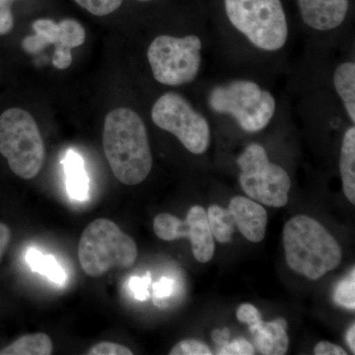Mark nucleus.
Listing matches in <instances>:
<instances>
[{"instance_id":"nucleus-1","label":"nucleus","mask_w":355,"mask_h":355,"mask_svg":"<svg viewBox=\"0 0 355 355\" xmlns=\"http://www.w3.org/2000/svg\"><path fill=\"white\" fill-rule=\"evenodd\" d=\"M105 156L121 184L142 183L153 169V154L146 125L139 114L116 108L105 119L103 130Z\"/></svg>"},{"instance_id":"nucleus-2","label":"nucleus","mask_w":355,"mask_h":355,"mask_svg":"<svg viewBox=\"0 0 355 355\" xmlns=\"http://www.w3.org/2000/svg\"><path fill=\"white\" fill-rule=\"evenodd\" d=\"M287 266L311 280L322 279L338 268L343 251L320 222L307 216H294L284 229Z\"/></svg>"},{"instance_id":"nucleus-3","label":"nucleus","mask_w":355,"mask_h":355,"mask_svg":"<svg viewBox=\"0 0 355 355\" xmlns=\"http://www.w3.org/2000/svg\"><path fill=\"white\" fill-rule=\"evenodd\" d=\"M137 243L114 222L98 218L84 229L78 245L81 268L89 277H101L114 268H132L137 261Z\"/></svg>"},{"instance_id":"nucleus-4","label":"nucleus","mask_w":355,"mask_h":355,"mask_svg":"<svg viewBox=\"0 0 355 355\" xmlns=\"http://www.w3.org/2000/svg\"><path fill=\"white\" fill-rule=\"evenodd\" d=\"M0 153L14 174L22 179L37 177L46 150L36 121L25 110L11 108L0 116Z\"/></svg>"},{"instance_id":"nucleus-5","label":"nucleus","mask_w":355,"mask_h":355,"mask_svg":"<svg viewBox=\"0 0 355 355\" xmlns=\"http://www.w3.org/2000/svg\"><path fill=\"white\" fill-rule=\"evenodd\" d=\"M229 21L256 48L282 50L288 39V24L280 0H225Z\"/></svg>"},{"instance_id":"nucleus-6","label":"nucleus","mask_w":355,"mask_h":355,"mask_svg":"<svg viewBox=\"0 0 355 355\" xmlns=\"http://www.w3.org/2000/svg\"><path fill=\"white\" fill-rule=\"evenodd\" d=\"M209 106L217 114L232 116L242 130L258 132L268 127L277 103L270 91L251 80H234L212 89Z\"/></svg>"},{"instance_id":"nucleus-7","label":"nucleus","mask_w":355,"mask_h":355,"mask_svg":"<svg viewBox=\"0 0 355 355\" xmlns=\"http://www.w3.org/2000/svg\"><path fill=\"white\" fill-rule=\"evenodd\" d=\"M239 183L245 193L272 207H282L289 200L291 178L284 168L272 163L261 144L248 146L237 159Z\"/></svg>"},{"instance_id":"nucleus-8","label":"nucleus","mask_w":355,"mask_h":355,"mask_svg":"<svg viewBox=\"0 0 355 355\" xmlns=\"http://www.w3.org/2000/svg\"><path fill=\"white\" fill-rule=\"evenodd\" d=\"M202 41L195 35L182 38L158 36L147 51L154 78L167 86L184 85L195 80L202 65Z\"/></svg>"},{"instance_id":"nucleus-9","label":"nucleus","mask_w":355,"mask_h":355,"mask_svg":"<svg viewBox=\"0 0 355 355\" xmlns=\"http://www.w3.org/2000/svg\"><path fill=\"white\" fill-rule=\"evenodd\" d=\"M151 119L161 130L174 135L191 153L198 155L209 149V123L183 96L174 92L160 96L154 103Z\"/></svg>"},{"instance_id":"nucleus-10","label":"nucleus","mask_w":355,"mask_h":355,"mask_svg":"<svg viewBox=\"0 0 355 355\" xmlns=\"http://www.w3.org/2000/svg\"><path fill=\"white\" fill-rule=\"evenodd\" d=\"M154 233L163 241H176L189 238L193 257L198 263H209L216 252L214 237L210 230L207 212L200 205L189 210L186 220L169 214H161L154 218Z\"/></svg>"},{"instance_id":"nucleus-11","label":"nucleus","mask_w":355,"mask_h":355,"mask_svg":"<svg viewBox=\"0 0 355 355\" xmlns=\"http://www.w3.org/2000/svg\"><path fill=\"white\" fill-rule=\"evenodd\" d=\"M36 34L23 40V49L28 53L36 55L48 44H55L53 64L55 69H67L72 64V49L83 46L86 39L83 26L73 19H64L60 23L50 19H39L33 24Z\"/></svg>"},{"instance_id":"nucleus-12","label":"nucleus","mask_w":355,"mask_h":355,"mask_svg":"<svg viewBox=\"0 0 355 355\" xmlns=\"http://www.w3.org/2000/svg\"><path fill=\"white\" fill-rule=\"evenodd\" d=\"M301 17L317 31H331L343 24L349 0H297Z\"/></svg>"},{"instance_id":"nucleus-13","label":"nucleus","mask_w":355,"mask_h":355,"mask_svg":"<svg viewBox=\"0 0 355 355\" xmlns=\"http://www.w3.org/2000/svg\"><path fill=\"white\" fill-rule=\"evenodd\" d=\"M228 210L235 225L247 240L260 243L265 239L268 214L260 203L237 196L229 202Z\"/></svg>"},{"instance_id":"nucleus-14","label":"nucleus","mask_w":355,"mask_h":355,"mask_svg":"<svg viewBox=\"0 0 355 355\" xmlns=\"http://www.w3.org/2000/svg\"><path fill=\"white\" fill-rule=\"evenodd\" d=\"M250 333L254 336L257 349L261 354L284 355L288 350L289 338L286 330L273 322H263L249 326Z\"/></svg>"},{"instance_id":"nucleus-15","label":"nucleus","mask_w":355,"mask_h":355,"mask_svg":"<svg viewBox=\"0 0 355 355\" xmlns=\"http://www.w3.org/2000/svg\"><path fill=\"white\" fill-rule=\"evenodd\" d=\"M67 175V191L73 200L84 202L89 198V179L83 157L76 151H67L64 160Z\"/></svg>"},{"instance_id":"nucleus-16","label":"nucleus","mask_w":355,"mask_h":355,"mask_svg":"<svg viewBox=\"0 0 355 355\" xmlns=\"http://www.w3.org/2000/svg\"><path fill=\"white\" fill-rule=\"evenodd\" d=\"M340 177L345 197L355 205V128L350 127L343 135L340 160Z\"/></svg>"},{"instance_id":"nucleus-17","label":"nucleus","mask_w":355,"mask_h":355,"mask_svg":"<svg viewBox=\"0 0 355 355\" xmlns=\"http://www.w3.org/2000/svg\"><path fill=\"white\" fill-rule=\"evenodd\" d=\"M334 85L349 120L355 123V64L343 62L334 73Z\"/></svg>"},{"instance_id":"nucleus-18","label":"nucleus","mask_w":355,"mask_h":355,"mask_svg":"<svg viewBox=\"0 0 355 355\" xmlns=\"http://www.w3.org/2000/svg\"><path fill=\"white\" fill-rule=\"evenodd\" d=\"M51 352L53 343L50 336L37 333L18 338L6 349L0 350V355H50Z\"/></svg>"},{"instance_id":"nucleus-19","label":"nucleus","mask_w":355,"mask_h":355,"mask_svg":"<svg viewBox=\"0 0 355 355\" xmlns=\"http://www.w3.org/2000/svg\"><path fill=\"white\" fill-rule=\"evenodd\" d=\"M25 259L33 272L44 275L58 286H64L67 273L53 256H44L35 248H30L26 253Z\"/></svg>"},{"instance_id":"nucleus-20","label":"nucleus","mask_w":355,"mask_h":355,"mask_svg":"<svg viewBox=\"0 0 355 355\" xmlns=\"http://www.w3.org/2000/svg\"><path fill=\"white\" fill-rule=\"evenodd\" d=\"M207 218L212 235L219 243H229L234 234L235 224L228 209L214 205L207 210Z\"/></svg>"},{"instance_id":"nucleus-21","label":"nucleus","mask_w":355,"mask_h":355,"mask_svg":"<svg viewBox=\"0 0 355 355\" xmlns=\"http://www.w3.org/2000/svg\"><path fill=\"white\" fill-rule=\"evenodd\" d=\"M355 272L352 268L349 275L338 282L334 294V298L338 305L349 310L355 309Z\"/></svg>"},{"instance_id":"nucleus-22","label":"nucleus","mask_w":355,"mask_h":355,"mask_svg":"<svg viewBox=\"0 0 355 355\" xmlns=\"http://www.w3.org/2000/svg\"><path fill=\"white\" fill-rule=\"evenodd\" d=\"M79 6L96 16H105L120 8L123 0H74Z\"/></svg>"},{"instance_id":"nucleus-23","label":"nucleus","mask_w":355,"mask_h":355,"mask_svg":"<svg viewBox=\"0 0 355 355\" xmlns=\"http://www.w3.org/2000/svg\"><path fill=\"white\" fill-rule=\"evenodd\" d=\"M207 343L198 340H184L178 343L170 352V355H211Z\"/></svg>"},{"instance_id":"nucleus-24","label":"nucleus","mask_w":355,"mask_h":355,"mask_svg":"<svg viewBox=\"0 0 355 355\" xmlns=\"http://www.w3.org/2000/svg\"><path fill=\"white\" fill-rule=\"evenodd\" d=\"M219 355H253V345L244 338H237L232 343L225 342L218 352Z\"/></svg>"},{"instance_id":"nucleus-25","label":"nucleus","mask_w":355,"mask_h":355,"mask_svg":"<svg viewBox=\"0 0 355 355\" xmlns=\"http://www.w3.org/2000/svg\"><path fill=\"white\" fill-rule=\"evenodd\" d=\"M89 355H132V350L119 343L103 342L93 345L86 352Z\"/></svg>"},{"instance_id":"nucleus-26","label":"nucleus","mask_w":355,"mask_h":355,"mask_svg":"<svg viewBox=\"0 0 355 355\" xmlns=\"http://www.w3.org/2000/svg\"><path fill=\"white\" fill-rule=\"evenodd\" d=\"M150 280V273H147L144 277H135L130 279L128 286L137 300L146 301L149 298L148 286Z\"/></svg>"},{"instance_id":"nucleus-27","label":"nucleus","mask_w":355,"mask_h":355,"mask_svg":"<svg viewBox=\"0 0 355 355\" xmlns=\"http://www.w3.org/2000/svg\"><path fill=\"white\" fill-rule=\"evenodd\" d=\"M236 316H237L238 321L247 324L248 326H252L263 320L260 311L249 303L240 306L236 313Z\"/></svg>"},{"instance_id":"nucleus-28","label":"nucleus","mask_w":355,"mask_h":355,"mask_svg":"<svg viewBox=\"0 0 355 355\" xmlns=\"http://www.w3.org/2000/svg\"><path fill=\"white\" fill-rule=\"evenodd\" d=\"M175 282L174 280L163 277L158 282L153 284V295L155 302L169 297L174 291Z\"/></svg>"},{"instance_id":"nucleus-29","label":"nucleus","mask_w":355,"mask_h":355,"mask_svg":"<svg viewBox=\"0 0 355 355\" xmlns=\"http://www.w3.org/2000/svg\"><path fill=\"white\" fill-rule=\"evenodd\" d=\"M14 18L9 6L0 8V35L8 34L13 29Z\"/></svg>"},{"instance_id":"nucleus-30","label":"nucleus","mask_w":355,"mask_h":355,"mask_svg":"<svg viewBox=\"0 0 355 355\" xmlns=\"http://www.w3.org/2000/svg\"><path fill=\"white\" fill-rule=\"evenodd\" d=\"M316 355H347L345 350L329 342H320L314 349Z\"/></svg>"},{"instance_id":"nucleus-31","label":"nucleus","mask_w":355,"mask_h":355,"mask_svg":"<svg viewBox=\"0 0 355 355\" xmlns=\"http://www.w3.org/2000/svg\"><path fill=\"white\" fill-rule=\"evenodd\" d=\"M10 229L6 224L0 223V260H1L7 246L10 242Z\"/></svg>"},{"instance_id":"nucleus-32","label":"nucleus","mask_w":355,"mask_h":355,"mask_svg":"<svg viewBox=\"0 0 355 355\" xmlns=\"http://www.w3.org/2000/svg\"><path fill=\"white\" fill-rule=\"evenodd\" d=\"M347 345L350 347V349L352 350V352H355V326L354 324H352V326L350 327L349 331L347 333Z\"/></svg>"},{"instance_id":"nucleus-33","label":"nucleus","mask_w":355,"mask_h":355,"mask_svg":"<svg viewBox=\"0 0 355 355\" xmlns=\"http://www.w3.org/2000/svg\"><path fill=\"white\" fill-rule=\"evenodd\" d=\"M275 323L279 324V326H282V328L286 329L287 330V327H288V324H287V322L286 319H284V318H279V319L275 320Z\"/></svg>"},{"instance_id":"nucleus-34","label":"nucleus","mask_w":355,"mask_h":355,"mask_svg":"<svg viewBox=\"0 0 355 355\" xmlns=\"http://www.w3.org/2000/svg\"><path fill=\"white\" fill-rule=\"evenodd\" d=\"M15 1V0H0V8L3 6H8L9 3Z\"/></svg>"},{"instance_id":"nucleus-35","label":"nucleus","mask_w":355,"mask_h":355,"mask_svg":"<svg viewBox=\"0 0 355 355\" xmlns=\"http://www.w3.org/2000/svg\"><path fill=\"white\" fill-rule=\"evenodd\" d=\"M141 1H146V0H141Z\"/></svg>"}]
</instances>
